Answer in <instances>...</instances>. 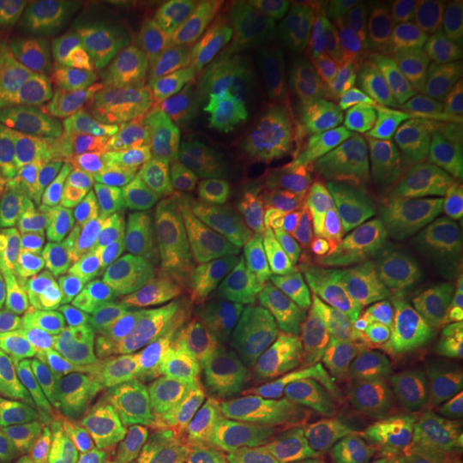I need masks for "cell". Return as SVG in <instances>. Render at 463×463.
Here are the masks:
<instances>
[{"label":"cell","mask_w":463,"mask_h":463,"mask_svg":"<svg viewBox=\"0 0 463 463\" xmlns=\"http://www.w3.org/2000/svg\"><path fill=\"white\" fill-rule=\"evenodd\" d=\"M222 93L237 109L245 137L263 155L291 209H307L325 196L389 124L371 93L304 65L232 72Z\"/></svg>","instance_id":"cell-2"},{"label":"cell","mask_w":463,"mask_h":463,"mask_svg":"<svg viewBox=\"0 0 463 463\" xmlns=\"http://www.w3.org/2000/svg\"><path fill=\"white\" fill-rule=\"evenodd\" d=\"M432 365L446 386L450 407L448 443L453 450V461L463 463V315L446 337L432 347Z\"/></svg>","instance_id":"cell-20"},{"label":"cell","mask_w":463,"mask_h":463,"mask_svg":"<svg viewBox=\"0 0 463 463\" xmlns=\"http://www.w3.org/2000/svg\"><path fill=\"white\" fill-rule=\"evenodd\" d=\"M39 167L90 214L145 224L155 214L145 124L129 111H44L26 121Z\"/></svg>","instance_id":"cell-6"},{"label":"cell","mask_w":463,"mask_h":463,"mask_svg":"<svg viewBox=\"0 0 463 463\" xmlns=\"http://www.w3.org/2000/svg\"><path fill=\"white\" fill-rule=\"evenodd\" d=\"M263 315L297 365L353 373L432 350L463 315V297L446 258H312Z\"/></svg>","instance_id":"cell-1"},{"label":"cell","mask_w":463,"mask_h":463,"mask_svg":"<svg viewBox=\"0 0 463 463\" xmlns=\"http://www.w3.org/2000/svg\"><path fill=\"white\" fill-rule=\"evenodd\" d=\"M83 16L70 0H0V88L39 80L67 47Z\"/></svg>","instance_id":"cell-15"},{"label":"cell","mask_w":463,"mask_h":463,"mask_svg":"<svg viewBox=\"0 0 463 463\" xmlns=\"http://www.w3.org/2000/svg\"><path fill=\"white\" fill-rule=\"evenodd\" d=\"M240 21L230 3L116 0L85 11L62 52L60 78L78 99L152 106L178 96Z\"/></svg>","instance_id":"cell-3"},{"label":"cell","mask_w":463,"mask_h":463,"mask_svg":"<svg viewBox=\"0 0 463 463\" xmlns=\"http://www.w3.org/2000/svg\"><path fill=\"white\" fill-rule=\"evenodd\" d=\"M194 399H234L281 410L340 407L355 389V373H319L297 365L255 330H240L188 365Z\"/></svg>","instance_id":"cell-12"},{"label":"cell","mask_w":463,"mask_h":463,"mask_svg":"<svg viewBox=\"0 0 463 463\" xmlns=\"http://www.w3.org/2000/svg\"><path fill=\"white\" fill-rule=\"evenodd\" d=\"M461 60H463V57H461Z\"/></svg>","instance_id":"cell-25"},{"label":"cell","mask_w":463,"mask_h":463,"mask_svg":"<svg viewBox=\"0 0 463 463\" xmlns=\"http://www.w3.org/2000/svg\"><path fill=\"white\" fill-rule=\"evenodd\" d=\"M325 410H281L234 399H185L178 412H145L152 463H245L265 456L319 458Z\"/></svg>","instance_id":"cell-9"},{"label":"cell","mask_w":463,"mask_h":463,"mask_svg":"<svg viewBox=\"0 0 463 463\" xmlns=\"http://www.w3.org/2000/svg\"><path fill=\"white\" fill-rule=\"evenodd\" d=\"M32 392L44 463H152L145 412Z\"/></svg>","instance_id":"cell-14"},{"label":"cell","mask_w":463,"mask_h":463,"mask_svg":"<svg viewBox=\"0 0 463 463\" xmlns=\"http://www.w3.org/2000/svg\"><path fill=\"white\" fill-rule=\"evenodd\" d=\"M242 134L240 114L222 90L163 116L155 129V157L167 188L185 194L216 149Z\"/></svg>","instance_id":"cell-16"},{"label":"cell","mask_w":463,"mask_h":463,"mask_svg":"<svg viewBox=\"0 0 463 463\" xmlns=\"http://www.w3.org/2000/svg\"><path fill=\"white\" fill-rule=\"evenodd\" d=\"M312 463H456L448 438H428L417 443L361 450V453H325Z\"/></svg>","instance_id":"cell-21"},{"label":"cell","mask_w":463,"mask_h":463,"mask_svg":"<svg viewBox=\"0 0 463 463\" xmlns=\"http://www.w3.org/2000/svg\"><path fill=\"white\" fill-rule=\"evenodd\" d=\"M245 463H312V458H301V456H265V458H255V461Z\"/></svg>","instance_id":"cell-24"},{"label":"cell","mask_w":463,"mask_h":463,"mask_svg":"<svg viewBox=\"0 0 463 463\" xmlns=\"http://www.w3.org/2000/svg\"><path fill=\"white\" fill-rule=\"evenodd\" d=\"M0 371L99 407L178 412L188 379L173 355L103 319L33 317L0 325Z\"/></svg>","instance_id":"cell-4"},{"label":"cell","mask_w":463,"mask_h":463,"mask_svg":"<svg viewBox=\"0 0 463 463\" xmlns=\"http://www.w3.org/2000/svg\"><path fill=\"white\" fill-rule=\"evenodd\" d=\"M152 234L175 268L224 273L279 255L291 240V224L283 214L234 209L167 188L155 206Z\"/></svg>","instance_id":"cell-13"},{"label":"cell","mask_w":463,"mask_h":463,"mask_svg":"<svg viewBox=\"0 0 463 463\" xmlns=\"http://www.w3.org/2000/svg\"><path fill=\"white\" fill-rule=\"evenodd\" d=\"M446 250L463 242V183L446 199Z\"/></svg>","instance_id":"cell-22"},{"label":"cell","mask_w":463,"mask_h":463,"mask_svg":"<svg viewBox=\"0 0 463 463\" xmlns=\"http://www.w3.org/2000/svg\"><path fill=\"white\" fill-rule=\"evenodd\" d=\"M446 209L432 157L410 137H383L358 155L304 222L319 260L428 258Z\"/></svg>","instance_id":"cell-5"},{"label":"cell","mask_w":463,"mask_h":463,"mask_svg":"<svg viewBox=\"0 0 463 463\" xmlns=\"http://www.w3.org/2000/svg\"><path fill=\"white\" fill-rule=\"evenodd\" d=\"M185 194L194 199L224 203L234 209L281 214L283 199L279 183L263 155L252 147L245 134L216 149Z\"/></svg>","instance_id":"cell-18"},{"label":"cell","mask_w":463,"mask_h":463,"mask_svg":"<svg viewBox=\"0 0 463 463\" xmlns=\"http://www.w3.org/2000/svg\"><path fill=\"white\" fill-rule=\"evenodd\" d=\"M157 265L139 224L99 219L32 304L33 317H124L157 294Z\"/></svg>","instance_id":"cell-11"},{"label":"cell","mask_w":463,"mask_h":463,"mask_svg":"<svg viewBox=\"0 0 463 463\" xmlns=\"http://www.w3.org/2000/svg\"><path fill=\"white\" fill-rule=\"evenodd\" d=\"M450 407L432 365V350L355 376L353 394L325 414L317 453H361L379 448L448 438Z\"/></svg>","instance_id":"cell-10"},{"label":"cell","mask_w":463,"mask_h":463,"mask_svg":"<svg viewBox=\"0 0 463 463\" xmlns=\"http://www.w3.org/2000/svg\"><path fill=\"white\" fill-rule=\"evenodd\" d=\"M96 222L39 167L21 118L0 109V325L29 319L36 294Z\"/></svg>","instance_id":"cell-7"},{"label":"cell","mask_w":463,"mask_h":463,"mask_svg":"<svg viewBox=\"0 0 463 463\" xmlns=\"http://www.w3.org/2000/svg\"><path fill=\"white\" fill-rule=\"evenodd\" d=\"M446 260L450 265V270H453V276H456V283H458L463 297V242L456 245V248L446 250Z\"/></svg>","instance_id":"cell-23"},{"label":"cell","mask_w":463,"mask_h":463,"mask_svg":"<svg viewBox=\"0 0 463 463\" xmlns=\"http://www.w3.org/2000/svg\"><path fill=\"white\" fill-rule=\"evenodd\" d=\"M312 263L309 250H281L270 260L224 273L170 265L157 294L137 319V337L163 353H206L245 330L281 294L283 283Z\"/></svg>","instance_id":"cell-8"},{"label":"cell","mask_w":463,"mask_h":463,"mask_svg":"<svg viewBox=\"0 0 463 463\" xmlns=\"http://www.w3.org/2000/svg\"><path fill=\"white\" fill-rule=\"evenodd\" d=\"M0 463H44L32 386L0 371Z\"/></svg>","instance_id":"cell-19"},{"label":"cell","mask_w":463,"mask_h":463,"mask_svg":"<svg viewBox=\"0 0 463 463\" xmlns=\"http://www.w3.org/2000/svg\"><path fill=\"white\" fill-rule=\"evenodd\" d=\"M417 145L438 167L446 199L463 183V60L443 57L428 70L414 109Z\"/></svg>","instance_id":"cell-17"}]
</instances>
